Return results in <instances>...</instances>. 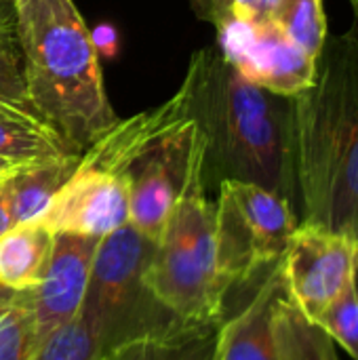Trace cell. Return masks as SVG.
Segmentation results:
<instances>
[{"mask_svg":"<svg viewBox=\"0 0 358 360\" xmlns=\"http://www.w3.org/2000/svg\"><path fill=\"white\" fill-rule=\"evenodd\" d=\"M55 247V232L44 221L17 224L0 236V287L25 293L40 285Z\"/></svg>","mask_w":358,"mask_h":360,"instance_id":"obj_15","label":"cell"},{"mask_svg":"<svg viewBox=\"0 0 358 360\" xmlns=\"http://www.w3.org/2000/svg\"><path fill=\"white\" fill-rule=\"evenodd\" d=\"M13 295H15V293H11V291H6V289H0V316L4 314V310H6L8 304L13 302Z\"/></svg>","mask_w":358,"mask_h":360,"instance_id":"obj_28","label":"cell"},{"mask_svg":"<svg viewBox=\"0 0 358 360\" xmlns=\"http://www.w3.org/2000/svg\"><path fill=\"white\" fill-rule=\"evenodd\" d=\"M0 97L30 103L25 84H23L21 53H19V44L15 36L0 40Z\"/></svg>","mask_w":358,"mask_h":360,"instance_id":"obj_22","label":"cell"},{"mask_svg":"<svg viewBox=\"0 0 358 360\" xmlns=\"http://www.w3.org/2000/svg\"><path fill=\"white\" fill-rule=\"evenodd\" d=\"M194 116L224 179L257 184L285 196L298 211L291 143V99L249 82L222 55L192 59Z\"/></svg>","mask_w":358,"mask_h":360,"instance_id":"obj_3","label":"cell"},{"mask_svg":"<svg viewBox=\"0 0 358 360\" xmlns=\"http://www.w3.org/2000/svg\"><path fill=\"white\" fill-rule=\"evenodd\" d=\"M205 169L200 127L177 202L141 274L148 295L190 327H217L228 295L217 270L215 207L205 196Z\"/></svg>","mask_w":358,"mask_h":360,"instance_id":"obj_4","label":"cell"},{"mask_svg":"<svg viewBox=\"0 0 358 360\" xmlns=\"http://www.w3.org/2000/svg\"><path fill=\"white\" fill-rule=\"evenodd\" d=\"M55 234L103 238L129 224V177L78 162L42 219Z\"/></svg>","mask_w":358,"mask_h":360,"instance_id":"obj_10","label":"cell"},{"mask_svg":"<svg viewBox=\"0 0 358 360\" xmlns=\"http://www.w3.org/2000/svg\"><path fill=\"white\" fill-rule=\"evenodd\" d=\"M91 36H93V44H95L97 53L101 51V53L108 55V57H112V55L116 53L118 38H116V30H114V27H110V25H99V27L95 30V34H91Z\"/></svg>","mask_w":358,"mask_h":360,"instance_id":"obj_25","label":"cell"},{"mask_svg":"<svg viewBox=\"0 0 358 360\" xmlns=\"http://www.w3.org/2000/svg\"><path fill=\"white\" fill-rule=\"evenodd\" d=\"M198 129L196 116L169 127L129 169V224L154 245L177 202Z\"/></svg>","mask_w":358,"mask_h":360,"instance_id":"obj_8","label":"cell"},{"mask_svg":"<svg viewBox=\"0 0 358 360\" xmlns=\"http://www.w3.org/2000/svg\"><path fill=\"white\" fill-rule=\"evenodd\" d=\"M298 226L300 215L285 196L251 181L222 179L215 245L224 287L230 291L276 268Z\"/></svg>","mask_w":358,"mask_h":360,"instance_id":"obj_5","label":"cell"},{"mask_svg":"<svg viewBox=\"0 0 358 360\" xmlns=\"http://www.w3.org/2000/svg\"><path fill=\"white\" fill-rule=\"evenodd\" d=\"M279 270L287 300L319 323L323 312L358 278V243L325 226L300 221Z\"/></svg>","mask_w":358,"mask_h":360,"instance_id":"obj_6","label":"cell"},{"mask_svg":"<svg viewBox=\"0 0 358 360\" xmlns=\"http://www.w3.org/2000/svg\"><path fill=\"white\" fill-rule=\"evenodd\" d=\"M188 2L196 13V17L209 23H215L228 6V0H188Z\"/></svg>","mask_w":358,"mask_h":360,"instance_id":"obj_24","label":"cell"},{"mask_svg":"<svg viewBox=\"0 0 358 360\" xmlns=\"http://www.w3.org/2000/svg\"><path fill=\"white\" fill-rule=\"evenodd\" d=\"M272 340L276 360H340L331 335L293 306L285 291L272 310Z\"/></svg>","mask_w":358,"mask_h":360,"instance_id":"obj_17","label":"cell"},{"mask_svg":"<svg viewBox=\"0 0 358 360\" xmlns=\"http://www.w3.org/2000/svg\"><path fill=\"white\" fill-rule=\"evenodd\" d=\"M226 15L249 23L272 21V0H228V6L222 17Z\"/></svg>","mask_w":358,"mask_h":360,"instance_id":"obj_23","label":"cell"},{"mask_svg":"<svg viewBox=\"0 0 358 360\" xmlns=\"http://www.w3.org/2000/svg\"><path fill=\"white\" fill-rule=\"evenodd\" d=\"M34 354L32 308L25 293H15L0 316V360H32Z\"/></svg>","mask_w":358,"mask_h":360,"instance_id":"obj_20","label":"cell"},{"mask_svg":"<svg viewBox=\"0 0 358 360\" xmlns=\"http://www.w3.org/2000/svg\"><path fill=\"white\" fill-rule=\"evenodd\" d=\"M99 238L80 234H55L53 255L44 278L25 291L34 316V348L38 350L53 333L74 323L84 308L93 255Z\"/></svg>","mask_w":358,"mask_h":360,"instance_id":"obj_9","label":"cell"},{"mask_svg":"<svg viewBox=\"0 0 358 360\" xmlns=\"http://www.w3.org/2000/svg\"><path fill=\"white\" fill-rule=\"evenodd\" d=\"M215 327H190L175 323L169 329H154L127 338L99 352L95 360H213Z\"/></svg>","mask_w":358,"mask_h":360,"instance_id":"obj_16","label":"cell"},{"mask_svg":"<svg viewBox=\"0 0 358 360\" xmlns=\"http://www.w3.org/2000/svg\"><path fill=\"white\" fill-rule=\"evenodd\" d=\"M350 4H352V11H354V15H358V0H350Z\"/></svg>","mask_w":358,"mask_h":360,"instance_id":"obj_30","label":"cell"},{"mask_svg":"<svg viewBox=\"0 0 358 360\" xmlns=\"http://www.w3.org/2000/svg\"><path fill=\"white\" fill-rule=\"evenodd\" d=\"M317 61L319 57L298 46L274 21H264L253 25L243 51L228 63L249 82L291 99L312 86Z\"/></svg>","mask_w":358,"mask_h":360,"instance_id":"obj_11","label":"cell"},{"mask_svg":"<svg viewBox=\"0 0 358 360\" xmlns=\"http://www.w3.org/2000/svg\"><path fill=\"white\" fill-rule=\"evenodd\" d=\"M285 291L279 266L262 281L251 302L217 329L213 360H276L272 340V310Z\"/></svg>","mask_w":358,"mask_h":360,"instance_id":"obj_12","label":"cell"},{"mask_svg":"<svg viewBox=\"0 0 358 360\" xmlns=\"http://www.w3.org/2000/svg\"><path fill=\"white\" fill-rule=\"evenodd\" d=\"M152 249L154 243L131 224L99 238L82 314L93 321L101 338V350L120 342V329L129 321L139 293L146 291L141 274Z\"/></svg>","mask_w":358,"mask_h":360,"instance_id":"obj_7","label":"cell"},{"mask_svg":"<svg viewBox=\"0 0 358 360\" xmlns=\"http://www.w3.org/2000/svg\"><path fill=\"white\" fill-rule=\"evenodd\" d=\"M319 325L331 335L335 346H342L358 360V283L352 281L342 295L323 312Z\"/></svg>","mask_w":358,"mask_h":360,"instance_id":"obj_21","label":"cell"},{"mask_svg":"<svg viewBox=\"0 0 358 360\" xmlns=\"http://www.w3.org/2000/svg\"><path fill=\"white\" fill-rule=\"evenodd\" d=\"M8 2H17V0H8Z\"/></svg>","mask_w":358,"mask_h":360,"instance_id":"obj_31","label":"cell"},{"mask_svg":"<svg viewBox=\"0 0 358 360\" xmlns=\"http://www.w3.org/2000/svg\"><path fill=\"white\" fill-rule=\"evenodd\" d=\"M15 11L27 101L82 154L120 120L93 36L74 0H17Z\"/></svg>","mask_w":358,"mask_h":360,"instance_id":"obj_2","label":"cell"},{"mask_svg":"<svg viewBox=\"0 0 358 360\" xmlns=\"http://www.w3.org/2000/svg\"><path fill=\"white\" fill-rule=\"evenodd\" d=\"M15 21H17L15 2L0 0V40L15 36Z\"/></svg>","mask_w":358,"mask_h":360,"instance_id":"obj_26","label":"cell"},{"mask_svg":"<svg viewBox=\"0 0 358 360\" xmlns=\"http://www.w3.org/2000/svg\"><path fill=\"white\" fill-rule=\"evenodd\" d=\"M80 156L82 154H68L59 158L23 162L0 177L15 226L42 219L55 194L76 171Z\"/></svg>","mask_w":358,"mask_h":360,"instance_id":"obj_13","label":"cell"},{"mask_svg":"<svg viewBox=\"0 0 358 360\" xmlns=\"http://www.w3.org/2000/svg\"><path fill=\"white\" fill-rule=\"evenodd\" d=\"M0 289H2V287H0Z\"/></svg>","mask_w":358,"mask_h":360,"instance_id":"obj_33","label":"cell"},{"mask_svg":"<svg viewBox=\"0 0 358 360\" xmlns=\"http://www.w3.org/2000/svg\"><path fill=\"white\" fill-rule=\"evenodd\" d=\"M101 352V338L87 314L53 333L32 360H95Z\"/></svg>","mask_w":358,"mask_h":360,"instance_id":"obj_19","label":"cell"},{"mask_svg":"<svg viewBox=\"0 0 358 360\" xmlns=\"http://www.w3.org/2000/svg\"><path fill=\"white\" fill-rule=\"evenodd\" d=\"M80 154L32 103L0 97V158L15 165Z\"/></svg>","mask_w":358,"mask_h":360,"instance_id":"obj_14","label":"cell"},{"mask_svg":"<svg viewBox=\"0 0 358 360\" xmlns=\"http://www.w3.org/2000/svg\"><path fill=\"white\" fill-rule=\"evenodd\" d=\"M272 21L306 53L321 55L329 36L323 0H272Z\"/></svg>","mask_w":358,"mask_h":360,"instance_id":"obj_18","label":"cell"},{"mask_svg":"<svg viewBox=\"0 0 358 360\" xmlns=\"http://www.w3.org/2000/svg\"><path fill=\"white\" fill-rule=\"evenodd\" d=\"M13 167H17L15 162H11V160H6V158H0V177H4Z\"/></svg>","mask_w":358,"mask_h":360,"instance_id":"obj_29","label":"cell"},{"mask_svg":"<svg viewBox=\"0 0 358 360\" xmlns=\"http://www.w3.org/2000/svg\"><path fill=\"white\" fill-rule=\"evenodd\" d=\"M354 17H357V19H358V15H354Z\"/></svg>","mask_w":358,"mask_h":360,"instance_id":"obj_32","label":"cell"},{"mask_svg":"<svg viewBox=\"0 0 358 360\" xmlns=\"http://www.w3.org/2000/svg\"><path fill=\"white\" fill-rule=\"evenodd\" d=\"M300 221L358 243V19L327 36L310 89L291 97Z\"/></svg>","mask_w":358,"mask_h":360,"instance_id":"obj_1","label":"cell"},{"mask_svg":"<svg viewBox=\"0 0 358 360\" xmlns=\"http://www.w3.org/2000/svg\"><path fill=\"white\" fill-rule=\"evenodd\" d=\"M13 226H15V221H13V217H11L8 202H6V196H4V190H2V184H0V236H2L4 232H8Z\"/></svg>","mask_w":358,"mask_h":360,"instance_id":"obj_27","label":"cell"}]
</instances>
